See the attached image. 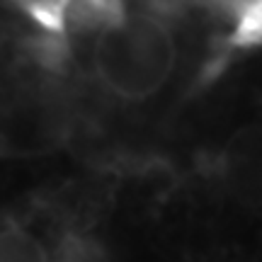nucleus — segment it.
I'll return each mask as SVG.
<instances>
[{"label": "nucleus", "mask_w": 262, "mask_h": 262, "mask_svg": "<svg viewBox=\"0 0 262 262\" xmlns=\"http://www.w3.org/2000/svg\"><path fill=\"white\" fill-rule=\"evenodd\" d=\"M0 262H49V253L32 231L8 224L0 228Z\"/></svg>", "instance_id": "3"}, {"label": "nucleus", "mask_w": 262, "mask_h": 262, "mask_svg": "<svg viewBox=\"0 0 262 262\" xmlns=\"http://www.w3.org/2000/svg\"><path fill=\"white\" fill-rule=\"evenodd\" d=\"M238 29H241V37L245 41H262V5H257L253 10H245Z\"/></svg>", "instance_id": "4"}, {"label": "nucleus", "mask_w": 262, "mask_h": 262, "mask_svg": "<svg viewBox=\"0 0 262 262\" xmlns=\"http://www.w3.org/2000/svg\"><path fill=\"white\" fill-rule=\"evenodd\" d=\"M224 172L238 199L262 204V129H243L226 146Z\"/></svg>", "instance_id": "2"}, {"label": "nucleus", "mask_w": 262, "mask_h": 262, "mask_svg": "<svg viewBox=\"0 0 262 262\" xmlns=\"http://www.w3.org/2000/svg\"><path fill=\"white\" fill-rule=\"evenodd\" d=\"M178 47L170 29L148 15L104 19L95 39L93 63L104 88L124 100H146L168 83Z\"/></svg>", "instance_id": "1"}]
</instances>
